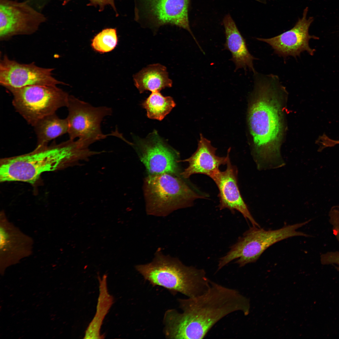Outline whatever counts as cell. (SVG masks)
Returning a JSON list of instances; mask_svg holds the SVG:
<instances>
[{
	"mask_svg": "<svg viewBox=\"0 0 339 339\" xmlns=\"http://www.w3.org/2000/svg\"><path fill=\"white\" fill-rule=\"evenodd\" d=\"M181 313L174 309L166 311L163 322L166 338L202 339L222 318L232 313L249 314V299L236 289L210 281L203 293L179 299Z\"/></svg>",
	"mask_w": 339,
	"mask_h": 339,
	"instance_id": "6da1fadb",
	"label": "cell"
},
{
	"mask_svg": "<svg viewBox=\"0 0 339 339\" xmlns=\"http://www.w3.org/2000/svg\"><path fill=\"white\" fill-rule=\"evenodd\" d=\"M254 74L247 118L254 159L259 169L281 167L284 163L280 152L283 126L280 100L284 89L276 75Z\"/></svg>",
	"mask_w": 339,
	"mask_h": 339,
	"instance_id": "7a4b0ae2",
	"label": "cell"
},
{
	"mask_svg": "<svg viewBox=\"0 0 339 339\" xmlns=\"http://www.w3.org/2000/svg\"><path fill=\"white\" fill-rule=\"evenodd\" d=\"M92 155L89 148L78 139L37 146L30 153L1 159L0 181L34 184L43 173L78 165L81 161L88 160Z\"/></svg>",
	"mask_w": 339,
	"mask_h": 339,
	"instance_id": "3957f363",
	"label": "cell"
},
{
	"mask_svg": "<svg viewBox=\"0 0 339 339\" xmlns=\"http://www.w3.org/2000/svg\"><path fill=\"white\" fill-rule=\"evenodd\" d=\"M137 271L154 286L163 287L188 297L200 295L209 288L211 280L203 269L185 265L178 259L156 252L151 262L136 266Z\"/></svg>",
	"mask_w": 339,
	"mask_h": 339,
	"instance_id": "277c9868",
	"label": "cell"
},
{
	"mask_svg": "<svg viewBox=\"0 0 339 339\" xmlns=\"http://www.w3.org/2000/svg\"><path fill=\"white\" fill-rule=\"evenodd\" d=\"M180 175H148L143 192L148 214L166 216L175 210L192 206L196 199L207 196L188 183Z\"/></svg>",
	"mask_w": 339,
	"mask_h": 339,
	"instance_id": "5b68a950",
	"label": "cell"
},
{
	"mask_svg": "<svg viewBox=\"0 0 339 339\" xmlns=\"http://www.w3.org/2000/svg\"><path fill=\"white\" fill-rule=\"evenodd\" d=\"M309 221L286 225L274 230H266L260 227L253 226L239 238L225 255L220 259L218 270L235 259L237 260L235 263L240 267L255 262L268 247L288 238L298 236H309L302 232L297 231V230Z\"/></svg>",
	"mask_w": 339,
	"mask_h": 339,
	"instance_id": "8992f818",
	"label": "cell"
},
{
	"mask_svg": "<svg viewBox=\"0 0 339 339\" xmlns=\"http://www.w3.org/2000/svg\"><path fill=\"white\" fill-rule=\"evenodd\" d=\"M13 96L16 110L34 126L39 121L55 113L68 104V94L57 86L35 85L6 88Z\"/></svg>",
	"mask_w": 339,
	"mask_h": 339,
	"instance_id": "52a82bcc",
	"label": "cell"
},
{
	"mask_svg": "<svg viewBox=\"0 0 339 339\" xmlns=\"http://www.w3.org/2000/svg\"><path fill=\"white\" fill-rule=\"evenodd\" d=\"M67 118L69 139L75 138L90 146L106 135L101 130V124L105 117L110 116L112 110L105 106L94 107L73 95H69Z\"/></svg>",
	"mask_w": 339,
	"mask_h": 339,
	"instance_id": "ba28073f",
	"label": "cell"
},
{
	"mask_svg": "<svg viewBox=\"0 0 339 339\" xmlns=\"http://www.w3.org/2000/svg\"><path fill=\"white\" fill-rule=\"evenodd\" d=\"M46 20L45 15L27 0H0V40L35 33Z\"/></svg>",
	"mask_w": 339,
	"mask_h": 339,
	"instance_id": "9c48e42d",
	"label": "cell"
},
{
	"mask_svg": "<svg viewBox=\"0 0 339 339\" xmlns=\"http://www.w3.org/2000/svg\"><path fill=\"white\" fill-rule=\"evenodd\" d=\"M135 148L148 175L169 173L180 175L178 152L166 143L156 131L136 141Z\"/></svg>",
	"mask_w": 339,
	"mask_h": 339,
	"instance_id": "30bf717a",
	"label": "cell"
},
{
	"mask_svg": "<svg viewBox=\"0 0 339 339\" xmlns=\"http://www.w3.org/2000/svg\"><path fill=\"white\" fill-rule=\"evenodd\" d=\"M53 70L39 67L34 62L21 63L4 55L0 61V84L6 89L65 84L53 77Z\"/></svg>",
	"mask_w": 339,
	"mask_h": 339,
	"instance_id": "8fae6325",
	"label": "cell"
},
{
	"mask_svg": "<svg viewBox=\"0 0 339 339\" xmlns=\"http://www.w3.org/2000/svg\"><path fill=\"white\" fill-rule=\"evenodd\" d=\"M34 241L9 220L5 212L0 213V269L2 273L8 267L19 263L33 253Z\"/></svg>",
	"mask_w": 339,
	"mask_h": 339,
	"instance_id": "7c38bea8",
	"label": "cell"
},
{
	"mask_svg": "<svg viewBox=\"0 0 339 339\" xmlns=\"http://www.w3.org/2000/svg\"><path fill=\"white\" fill-rule=\"evenodd\" d=\"M308 11V8L306 7L304 10L302 17L299 19L290 30L271 38L256 39L268 44L276 54L281 56H291L296 58L304 51L313 55L315 50L309 46V40L312 38H319L309 33V28L314 18L310 17L307 19Z\"/></svg>",
	"mask_w": 339,
	"mask_h": 339,
	"instance_id": "4fadbf2b",
	"label": "cell"
},
{
	"mask_svg": "<svg viewBox=\"0 0 339 339\" xmlns=\"http://www.w3.org/2000/svg\"><path fill=\"white\" fill-rule=\"evenodd\" d=\"M226 164L225 170H220L211 178L218 189L219 209H228L234 213L236 210L246 220H249L253 226L260 227L251 215L241 195L238 185L237 168L231 164L229 157Z\"/></svg>",
	"mask_w": 339,
	"mask_h": 339,
	"instance_id": "5bb4252c",
	"label": "cell"
},
{
	"mask_svg": "<svg viewBox=\"0 0 339 339\" xmlns=\"http://www.w3.org/2000/svg\"><path fill=\"white\" fill-rule=\"evenodd\" d=\"M190 0H143L147 15L155 27L175 25L187 30L199 46L190 29L188 17Z\"/></svg>",
	"mask_w": 339,
	"mask_h": 339,
	"instance_id": "9a60e30c",
	"label": "cell"
},
{
	"mask_svg": "<svg viewBox=\"0 0 339 339\" xmlns=\"http://www.w3.org/2000/svg\"><path fill=\"white\" fill-rule=\"evenodd\" d=\"M217 148L213 147L211 142L200 134L198 147L191 156L182 161L187 162L188 166L180 173L184 178L187 179L192 175L202 174L211 178L218 172L221 165L226 164L229 158L230 148L228 150L225 157L216 155Z\"/></svg>",
	"mask_w": 339,
	"mask_h": 339,
	"instance_id": "2e32d148",
	"label": "cell"
},
{
	"mask_svg": "<svg viewBox=\"0 0 339 339\" xmlns=\"http://www.w3.org/2000/svg\"><path fill=\"white\" fill-rule=\"evenodd\" d=\"M223 24L226 36L225 48L231 54V60L235 65V71L242 68L246 70L248 68L255 73L253 61L256 59L249 52L245 40L229 14L224 17Z\"/></svg>",
	"mask_w": 339,
	"mask_h": 339,
	"instance_id": "e0dca14e",
	"label": "cell"
},
{
	"mask_svg": "<svg viewBox=\"0 0 339 339\" xmlns=\"http://www.w3.org/2000/svg\"><path fill=\"white\" fill-rule=\"evenodd\" d=\"M133 78L135 86L140 93L145 91L160 92L166 88L171 87L172 84L166 68L159 63L148 66Z\"/></svg>",
	"mask_w": 339,
	"mask_h": 339,
	"instance_id": "ac0fdd59",
	"label": "cell"
},
{
	"mask_svg": "<svg viewBox=\"0 0 339 339\" xmlns=\"http://www.w3.org/2000/svg\"><path fill=\"white\" fill-rule=\"evenodd\" d=\"M107 276L99 278L100 293L98 299L96 311L95 316L87 327L84 338L102 339L100 330L103 320L112 305L113 297L108 292L106 281Z\"/></svg>",
	"mask_w": 339,
	"mask_h": 339,
	"instance_id": "d6986e66",
	"label": "cell"
},
{
	"mask_svg": "<svg viewBox=\"0 0 339 339\" xmlns=\"http://www.w3.org/2000/svg\"><path fill=\"white\" fill-rule=\"evenodd\" d=\"M34 127L37 146H45L52 140L67 132L68 123L67 118L60 119L54 113L43 118Z\"/></svg>",
	"mask_w": 339,
	"mask_h": 339,
	"instance_id": "ffe728a7",
	"label": "cell"
},
{
	"mask_svg": "<svg viewBox=\"0 0 339 339\" xmlns=\"http://www.w3.org/2000/svg\"><path fill=\"white\" fill-rule=\"evenodd\" d=\"M175 105L172 97L164 96L158 91L152 92L142 104L148 118L159 121L162 120Z\"/></svg>",
	"mask_w": 339,
	"mask_h": 339,
	"instance_id": "44dd1931",
	"label": "cell"
},
{
	"mask_svg": "<svg viewBox=\"0 0 339 339\" xmlns=\"http://www.w3.org/2000/svg\"><path fill=\"white\" fill-rule=\"evenodd\" d=\"M117 41L116 30L107 28L103 30L94 37L92 41L91 46L97 52H107L115 48Z\"/></svg>",
	"mask_w": 339,
	"mask_h": 339,
	"instance_id": "7402d4cb",
	"label": "cell"
},
{
	"mask_svg": "<svg viewBox=\"0 0 339 339\" xmlns=\"http://www.w3.org/2000/svg\"><path fill=\"white\" fill-rule=\"evenodd\" d=\"M330 222L333 226L334 234L339 242V206H335L331 208L329 214ZM321 263L323 265H334L339 271V252H328L320 256Z\"/></svg>",
	"mask_w": 339,
	"mask_h": 339,
	"instance_id": "603a6c76",
	"label": "cell"
},
{
	"mask_svg": "<svg viewBox=\"0 0 339 339\" xmlns=\"http://www.w3.org/2000/svg\"><path fill=\"white\" fill-rule=\"evenodd\" d=\"M63 2V5H64L72 0H61ZM89 1L88 5L99 6L100 11L103 10L105 6L106 5H110L115 11H116L114 3L115 0H89Z\"/></svg>",
	"mask_w": 339,
	"mask_h": 339,
	"instance_id": "cb8c5ba5",
	"label": "cell"
}]
</instances>
